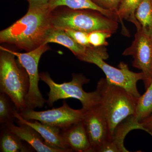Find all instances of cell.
Here are the masks:
<instances>
[{
  "instance_id": "obj_1",
  "label": "cell",
  "mask_w": 152,
  "mask_h": 152,
  "mask_svg": "<svg viewBox=\"0 0 152 152\" xmlns=\"http://www.w3.org/2000/svg\"><path fill=\"white\" fill-rule=\"evenodd\" d=\"M52 13L48 4L29 7L23 17L1 31L0 42L14 45L27 52L37 48L45 44L53 28Z\"/></svg>"
},
{
  "instance_id": "obj_2",
  "label": "cell",
  "mask_w": 152,
  "mask_h": 152,
  "mask_svg": "<svg viewBox=\"0 0 152 152\" xmlns=\"http://www.w3.org/2000/svg\"><path fill=\"white\" fill-rule=\"evenodd\" d=\"M96 91L99 98V105L108 125L110 138L117 126L134 113L138 98L123 88L110 83L106 78L98 82Z\"/></svg>"
},
{
  "instance_id": "obj_3",
  "label": "cell",
  "mask_w": 152,
  "mask_h": 152,
  "mask_svg": "<svg viewBox=\"0 0 152 152\" xmlns=\"http://www.w3.org/2000/svg\"><path fill=\"white\" fill-rule=\"evenodd\" d=\"M53 27L65 30H77L90 33L104 31L114 34L118 28V21L91 10H74L66 7L52 11Z\"/></svg>"
},
{
  "instance_id": "obj_4",
  "label": "cell",
  "mask_w": 152,
  "mask_h": 152,
  "mask_svg": "<svg viewBox=\"0 0 152 152\" xmlns=\"http://www.w3.org/2000/svg\"><path fill=\"white\" fill-rule=\"evenodd\" d=\"M0 91L7 95L18 111L26 109V99L29 88L28 76L15 60V56L0 49Z\"/></svg>"
},
{
  "instance_id": "obj_5",
  "label": "cell",
  "mask_w": 152,
  "mask_h": 152,
  "mask_svg": "<svg viewBox=\"0 0 152 152\" xmlns=\"http://www.w3.org/2000/svg\"><path fill=\"white\" fill-rule=\"evenodd\" d=\"M108 57V54L104 47L90 45L87 47L84 55L78 59L83 61L96 65L104 72L109 83L123 88L134 96L139 97L141 95L138 90L137 83L140 80H144L143 73L142 72H132L127 65L123 62L120 63L119 68L114 67L104 61Z\"/></svg>"
},
{
  "instance_id": "obj_6",
  "label": "cell",
  "mask_w": 152,
  "mask_h": 152,
  "mask_svg": "<svg viewBox=\"0 0 152 152\" xmlns=\"http://www.w3.org/2000/svg\"><path fill=\"white\" fill-rule=\"evenodd\" d=\"M39 77L41 80L46 84L50 88L46 102L50 107L59 100L68 98L80 101L82 108L84 110L99 104V98L96 91L88 93L83 88L84 85L88 83L89 80L82 74H73L71 81L61 84L56 83L48 72L40 73Z\"/></svg>"
},
{
  "instance_id": "obj_7",
  "label": "cell",
  "mask_w": 152,
  "mask_h": 152,
  "mask_svg": "<svg viewBox=\"0 0 152 152\" xmlns=\"http://www.w3.org/2000/svg\"><path fill=\"white\" fill-rule=\"evenodd\" d=\"M49 49L48 44H43L32 50L20 53L2 46L0 47V49L5 50L15 55L20 64L27 73L29 80V88L26 99V109L34 110L43 107L47 102L39 88V83L40 79L38 72V65L42 55Z\"/></svg>"
},
{
  "instance_id": "obj_8",
  "label": "cell",
  "mask_w": 152,
  "mask_h": 152,
  "mask_svg": "<svg viewBox=\"0 0 152 152\" xmlns=\"http://www.w3.org/2000/svg\"><path fill=\"white\" fill-rule=\"evenodd\" d=\"M19 113L25 119L39 121L62 130L76 123L82 121L84 110L82 108L80 110L72 108L66 101L64 100L63 105L57 108L42 111L26 109Z\"/></svg>"
},
{
  "instance_id": "obj_9",
  "label": "cell",
  "mask_w": 152,
  "mask_h": 152,
  "mask_svg": "<svg viewBox=\"0 0 152 152\" xmlns=\"http://www.w3.org/2000/svg\"><path fill=\"white\" fill-rule=\"evenodd\" d=\"M136 27L137 31L134 39L123 55L133 57V66L143 73L146 89L152 83V36L146 32L140 24Z\"/></svg>"
},
{
  "instance_id": "obj_10",
  "label": "cell",
  "mask_w": 152,
  "mask_h": 152,
  "mask_svg": "<svg viewBox=\"0 0 152 152\" xmlns=\"http://www.w3.org/2000/svg\"><path fill=\"white\" fill-rule=\"evenodd\" d=\"M82 121L93 152H99L102 146L110 138L108 125L99 104L84 110Z\"/></svg>"
},
{
  "instance_id": "obj_11",
  "label": "cell",
  "mask_w": 152,
  "mask_h": 152,
  "mask_svg": "<svg viewBox=\"0 0 152 152\" xmlns=\"http://www.w3.org/2000/svg\"><path fill=\"white\" fill-rule=\"evenodd\" d=\"M15 117L18 124H26L34 128L50 146L61 150L63 152H72L63 140L61 130L45 124L39 121L25 119L20 115L18 110L15 113Z\"/></svg>"
},
{
  "instance_id": "obj_12",
  "label": "cell",
  "mask_w": 152,
  "mask_h": 152,
  "mask_svg": "<svg viewBox=\"0 0 152 152\" xmlns=\"http://www.w3.org/2000/svg\"><path fill=\"white\" fill-rule=\"evenodd\" d=\"M134 129L145 131L141 123L137 122L132 115L117 126L113 135L102 146L99 152H129L124 145V140L128 133Z\"/></svg>"
},
{
  "instance_id": "obj_13",
  "label": "cell",
  "mask_w": 152,
  "mask_h": 152,
  "mask_svg": "<svg viewBox=\"0 0 152 152\" xmlns=\"http://www.w3.org/2000/svg\"><path fill=\"white\" fill-rule=\"evenodd\" d=\"M3 126L18 136L37 152H63L47 145L41 135L28 125L19 124V126H17L14 123H11Z\"/></svg>"
},
{
  "instance_id": "obj_14",
  "label": "cell",
  "mask_w": 152,
  "mask_h": 152,
  "mask_svg": "<svg viewBox=\"0 0 152 152\" xmlns=\"http://www.w3.org/2000/svg\"><path fill=\"white\" fill-rule=\"evenodd\" d=\"M63 140L72 152H93L83 121L61 130Z\"/></svg>"
},
{
  "instance_id": "obj_15",
  "label": "cell",
  "mask_w": 152,
  "mask_h": 152,
  "mask_svg": "<svg viewBox=\"0 0 152 152\" xmlns=\"http://www.w3.org/2000/svg\"><path fill=\"white\" fill-rule=\"evenodd\" d=\"M48 5L52 11L61 7L74 10H91L98 11L104 15L117 21L119 20L116 13L102 8L92 0H49Z\"/></svg>"
},
{
  "instance_id": "obj_16",
  "label": "cell",
  "mask_w": 152,
  "mask_h": 152,
  "mask_svg": "<svg viewBox=\"0 0 152 152\" xmlns=\"http://www.w3.org/2000/svg\"><path fill=\"white\" fill-rule=\"evenodd\" d=\"M55 43L70 50L78 58L84 55L87 47L77 43L67 34L64 30L53 27L47 36L45 44Z\"/></svg>"
},
{
  "instance_id": "obj_17",
  "label": "cell",
  "mask_w": 152,
  "mask_h": 152,
  "mask_svg": "<svg viewBox=\"0 0 152 152\" xmlns=\"http://www.w3.org/2000/svg\"><path fill=\"white\" fill-rule=\"evenodd\" d=\"M23 140L5 127L1 129L0 151L1 152H30Z\"/></svg>"
},
{
  "instance_id": "obj_18",
  "label": "cell",
  "mask_w": 152,
  "mask_h": 152,
  "mask_svg": "<svg viewBox=\"0 0 152 152\" xmlns=\"http://www.w3.org/2000/svg\"><path fill=\"white\" fill-rule=\"evenodd\" d=\"M152 113V83L145 92L138 98L134 113L133 115L137 122L141 123Z\"/></svg>"
},
{
  "instance_id": "obj_19",
  "label": "cell",
  "mask_w": 152,
  "mask_h": 152,
  "mask_svg": "<svg viewBox=\"0 0 152 152\" xmlns=\"http://www.w3.org/2000/svg\"><path fill=\"white\" fill-rule=\"evenodd\" d=\"M135 16L143 29L152 36V0H142L136 9Z\"/></svg>"
},
{
  "instance_id": "obj_20",
  "label": "cell",
  "mask_w": 152,
  "mask_h": 152,
  "mask_svg": "<svg viewBox=\"0 0 152 152\" xmlns=\"http://www.w3.org/2000/svg\"><path fill=\"white\" fill-rule=\"evenodd\" d=\"M17 109L8 96L4 93L0 94V124L2 126L14 123L16 119L15 113Z\"/></svg>"
},
{
  "instance_id": "obj_21",
  "label": "cell",
  "mask_w": 152,
  "mask_h": 152,
  "mask_svg": "<svg viewBox=\"0 0 152 152\" xmlns=\"http://www.w3.org/2000/svg\"><path fill=\"white\" fill-rule=\"evenodd\" d=\"M142 0H123L117 12L119 20L123 19L132 23L137 26L140 24L135 16V12Z\"/></svg>"
},
{
  "instance_id": "obj_22",
  "label": "cell",
  "mask_w": 152,
  "mask_h": 152,
  "mask_svg": "<svg viewBox=\"0 0 152 152\" xmlns=\"http://www.w3.org/2000/svg\"><path fill=\"white\" fill-rule=\"evenodd\" d=\"M111 33L104 31H95L89 33L88 41L91 45L95 47L108 45L107 39L112 36Z\"/></svg>"
},
{
  "instance_id": "obj_23",
  "label": "cell",
  "mask_w": 152,
  "mask_h": 152,
  "mask_svg": "<svg viewBox=\"0 0 152 152\" xmlns=\"http://www.w3.org/2000/svg\"><path fill=\"white\" fill-rule=\"evenodd\" d=\"M64 30L67 34L77 43L85 47L91 45L88 41L89 33L70 29Z\"/></svg>"
},
{
  "instance_id": "obj_24",
  "label": "cell",
  "mask_w": 152,
  "mask_h": 152,
  "mask_svg": "<svg viewBox=\"0 0 152 152\" xmlns=\"http://www.w3.org/2000/svg\"><path fill=\"white\" fill-rule=\"evenodd\" d=\"M102 8L117 14L119 6L123 0H92Z\"/></svg>"
},
{
  "instance_id": "obj_25",
  "label": "cell",
  "mask_w": 152,
  "mask_h": 152,
  "mask_svg": "<svg viewBox=\"0 0 152 152\" xmlns=\"http://www.w3.org/2000/svg\"><path fill=\"white\" fill-rule=\"evenodd\" d=\"M141 123L145 129V132L148 133L152 137V113Z\"/></svg>"
},
{
  "instance_id": "obj_26",
  "label": "cell",
  "mask_w": 152,
  "mask_h": 152,
  "mask_svg": "<svg viewBox=\"0 0 152 152\" xmlns=\"http://www.w3.org/2000/svg\"><path fill=\"white\" fill-rule=\"evenodd\" d=\"M28 2L29 7H35L48 4L49 0H26Z\"/></svg>"
},
{
  "instance_id": "obj_27",
  "label": "cell",
  "mask_w": 152,
  "mask_h": 152,
  "mask_svg": "<svg viewBox=\"0 0 152 152\" xmlns=\"http://www.w3.org/2000/svg\"></svg>"
}]
</instances>
